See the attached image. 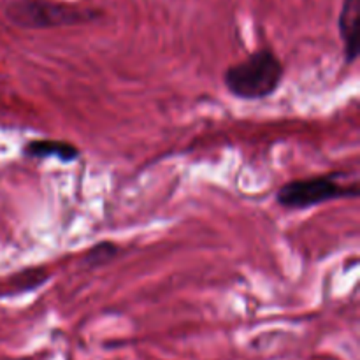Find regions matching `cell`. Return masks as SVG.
Instances as JSON below:
<instances>
[{
	"mask_svg": "<svg viewBox=\"0 0 360 360\" xmlns=\"http://www.w3.org/2000/svg\"><path fill=\"white\" fill-rule=\"evenodd\" d=\"M120 253V248L115 243H98L95 245L90 252L84 255L83 264H86L88 267H98L104 266V264L111 262L112 259H116Z\"/></svg>",
	"mask_w": 360,
	"mask_h": 360,
	"instance_id": "6",
	"label": "cell"
},
{
	"mask_svg": "<svg viewBox=\"0 0 360 360\" xmlns=\"http://www.w3.org/2000/svg\"><path fill=\"white\" fill-rule=\"evenodd\" d=\"M101 11L55 0H13L6 7V18L14 27L27 30L76 27L101 18Z\"/></svg>",
	"mask_w": 360,
	"mask_h": 360,
	"instance_id": "3",
	"label": "cell"
},
{
	"mask_svg": "<svg viewBox=\"0 0 360 360\" xmlns=\"http://www.w3.org/2000/svg\"><path fill=\"white\" fill-rule=\"evenodd\" d=\"M285 65L271 48H260L224 72V84L239 101H264L280 90Z\"/></svg>",
	"mask_w": 360,
	"mask_h": 360,
	"instance_id": "1",
	"label": "cell"
},
{
	"mask_svg": "<svg viewBox=\"0 0 360 360\" xmlns=\"http://www.w3.org/2000/svg\"><path fill=\"white\" fill-rule=\"evenodd\" d=\"M23 155L28 158H56V160L70 164L81 157V150L69 141L34 139L25 144Z\"/></svg>",
	"mask_w": 360,
	"mask_h": 360,
	"instance_id": "5",
	"label": "cell"
},
{
	"mask_svg": "<svg viewBox=\"0 0 360 360\" xmlns=\"http://www.w3.org/2000/svg\"><path fill=\"white\" fill-rule=\"evenodd\" d=\"M357 176L348 179V172H327L288 181L278 190L276 202L285 210H309L340 199H357Z\"/></svg>",
	"mask_w": 360,
	"mask_h": 360,
	"instance_id": "2",
	"label": "cell"
},
{
	"mask_svg": "<svg viewBox=\"0 0 360 360\" xmlns=\"http://www.w3.org/2000/svg\"><path fill=\"white\" fill-rule=\"evenodd\" d=\"M359 18L360 0H343L340 18H338V30H340L341 42H343V58L347 65H352L359 56Z\"/></svg>",
	"mask_w": 360,
	"mask_h": 360,
	"instance_id": "4",
	"label": "cell"
}]
</instances>
